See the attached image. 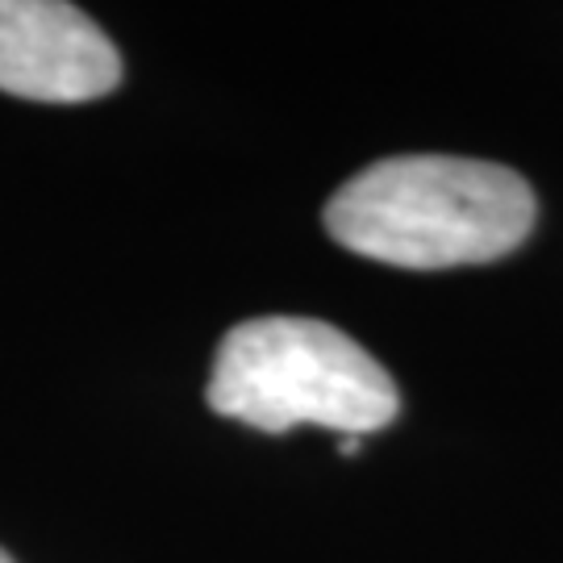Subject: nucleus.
<instances>
[{
	"instance_id": "f257e3e1",
	"label": "nucleus",
	"mask_w": 563,
	"mask_h": 563,
	"mask_svg": "<svg viewBox=\"0 0 563 563\" xmlns=\"http://www.w3.org/2000/svg\"><path fill=\"white\" fill-rule=\"evenodd\" d=\"M534 192L501 163L397 155L351 176L325 205L330 239L363 260L443 272L493 263L534 230Z\"/></svg>"
},
{
	"instance_id": "39448f33",
	"label": "nucleus",
	"mask_w": 563,
	"mask_h": 563,
	"mask_svg": "<svg viewBox=\"0 0 563 563\" xmlns=\"http://www.w3.org/2000/svg\"><path fill=\"white\" fill-rule=\"evenodd\" d=\"M0 563H13V560H9V555H4V551H0Z\"/></svg>"
},
{
	"instance_id": "7ed1b4c3",
	"label": "nucleus",
	"mask_w": 563,
	"mask_h": 563,
	"mask_svg": "<svg viewBox=\"0 0 563 563\" xmlns=\"http://www.w3.org/2000/svg\"><path fill=\"white\" fill-rule=\"evenodd\" d=\"M121 84V55L97 21L63 0H0V92L80 104Z\"/></svg>"
},
{
	"instance_id": "f03ea898",
	"label": "nucleus",
	"mask_w": 563,
	"mask_h": 563,
	"mask_svg": "<svg viewBox=\"0 0 563 563\" xmlns=\"http://www.w3.org/2000/svg\"><path fill=\"white\" fill-rule=\"evenodd\" d=\"M209 409L267 434L325 426L363 439L397 418L401 393L351 334L318 318H251L213 355Z\"/></svg>"
},
{
	"instance_id": "20e7f679",
	"label": "nucleus",
	"mask_w": 563,
	"mask_h": 563,
	"mask_svg": "<svg viewBox=\"0 0 563 563\" xmlns=\"http://www.w3.org/2000/svg\"><path fill=\"white\" fill-rule=\"evenodd\" d=\"M355 451H360V439L346 434V439H342V455H355Z\"/></svg>"
}]
</instances>
